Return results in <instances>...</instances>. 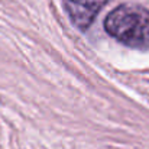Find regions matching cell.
Instances as JSON below:
<instances>
[{"instance_id":"cell-2","label":"cell","mask_w":149,"mask_h":149,"mask_svg":"<svg viewBox=\"0 0 149 149\" xmlns=\"http://www.w3.org/2000/svg\"><path fill=\"white\" fill-rule=\"evenodd\" d=\"M104 0H64V6L80 29H87L99 13Z\"/></svg>"},{"instance_id":"cell-1","label":"cell","mask_w":149,"mask_h":149,"mask_svg":"<svg viewBox=\"0 0 149 149\" xmlns=\"http://www.w3.org/2000/svg\"><path fill=\"white\" fill-rule=\"evenodd\" d=\"M109 35L136 49H149V12L141 6L116 7L104 20Z\"/></svg>"}]
</instances>
